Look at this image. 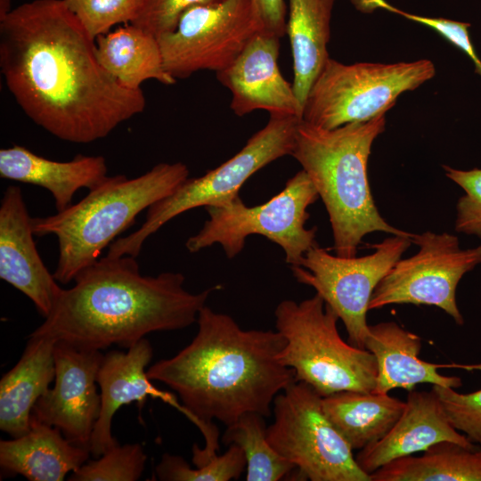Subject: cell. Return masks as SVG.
<instances>
[{"label":"cell","mask_w":481,"mask_h":481,"mask_svg":"<svg viewBox=\"0 0 481 481\" xmlns=\"http://www.w3.org/2000/svg\"><path fill=\"white\" fill-rule=\"evenodd\" d=\"M355 7L363 12H370L379 8L399 14L407 20L420 23L435 30L445 40L467 54L475 64V68H481V60L477 56L472 44L469 28L470 23L453 20L445 18H433L409 13L402 11L386 0H349Z\"/></svg>","instance_id":"31"},{"label":"cell","mask_w":481,"mask_h":481,"mask_svg":"<svg viewBox=\"0 0 481 481\" xmlns=\"http://www.w3.org/2000/svg\"><path fill=\"white\" fill-rule=\"evenodd\" d=\"M411 240L418 252L392 266L375 288L369 310L393 304L434 306L462 325L456 289L464 274L481 264V245L461 249L457 236L430 231L412 233Z\"/></svg>","instance_id":"13"},{"label":"cell","mask_w":481,"mask_h":481,"mask_svg":"<svg viewBox=\"0 0 481 481\" xmlns=\"http://www.w3.org/2000/svg\"><path fill=\"white\" fill-rule=\"evenodd\" d=\"M265 417L245 413L226 426L224 444H237L246 458L247 481H278L290 477L295 466L281 456L269 443Z\"/></svg>","instance_id":"27"},{"label":"cell","mask_w":481,"mask_h":481,"mask_svg":"<svg viewBox=\"0 0 481 481\" xmlns=\"http://www.w3.org/2000/svg\"><path fill=\"white\" fill-rule=\"evenodd\" d=\"M56 341L29 336L18 363L0 381V429L12 437L30 428L32 410L55 378Z\"/></svg>","instance_id":"22"},{"label":"cell","mask_w":481,"mask_h":481,"mask_svg":"<svg viewBox=\"0 0 481 481\" xmlns=\"http://www.w3.org/2000/svg\"><path fill=\"white\" fill-rule=\"evenodd\" d=\"M90 456L89 449L74 444L60 429L33 415L25 435L0 441L2 469L30 481H62Z\"/></svg>","instance_id":"21"},{"label":"cell","mask_w":481,"mask_h":481,"mask_svg":"<svg viewBox=\"0 0 481 481\" xmlns=\"http://www.w3.org/2000/svg\"><path fill=\"white\" fill-rule=\"evenodd\" d=\"M477 447L455 429L448 420L436 391H409L404 409L391 429L380 440L355 454L359 467L371 475L399 458L424 452L441 442Z\"/></svg>","instance_id":"18"},{"label":"cell","mask_w":481,"mask_h":481,"mask_svg":"<svg viewBox=\"0 0 481 481\" xmlns=\"http://www.w3.org/2000/svg\"><path fill=\"white\" fill-rule=\"evenodd\" d=\"M412 244L410 236L392 235L372 245L374 252L357 257L331 255L318 245L301 264L290 266L298 282L314 289L343 322L348 342L364 348L369 324L367 313L372 293Z\"/></svg>","instance_id":"11"},{"label":"cell","mask_w":481,"mask_h":481,"mask_svg":"<svg viewBox=\"0 0 481 481\" xmlns=\"http://www.w3.org/2000/svg\"><path fill=\"white\" fill-rule=\"evenodd\" d=\"M451 368L463 369L468 371H481V363H470V364L451 363Z\"/></svg>","instance_id":"36"},{"label":"cell","mask_w":481,"mask_h":481,"mask_svg":"<svg viewBox=\"0 0 481 481\" xmlns=\"http://www.w3.org/2000/svg\"><path fill=\"white\" fill-rule=\"evenodd\" d=\"M103 356L100 350L57 341L53 387L32 410L38 420L57 428L69 441L87 449L101 411L96 378Z\"/></svg>","instance_id":"14"},{"label":"cell","mask_w":481,"mask_h":481,"mask_svg":"<svg viewBox=\"0 0 481 481\" xmlns=\"http://www.w3.org/2000/svg\"><path fill=\"white\" fill-rule=\"evenodd\" d=\"M87 33L95 40L115 25L131 23L142 0H63Z\"/></svg>","instance_id":"30"},{"label":"cell","mask_w":481,"mask_h":481,"mask_svg":"<svg viewBox=\"0 0 481 481\" xmlns=\"http://www.w3.org/2000/svg\"><path fill=\"white\" fill-rule=\"evenodd\" d=\"M34 235L20 188L8 186L0 203V278L27 296L45 318L61 288L45 265Z\"/></svg>","instance_id":"16"},{"label":"cell","mask_w":481,"mask_h":481,"mask_svg":"<svg viewBox=\"0 0 481 481\" xmlns=\"http://www.w3.org/2000/svg\"><path fill=\"white\" fill-rule=\"evenodd\" d=\"M265 33L281 37L287 30V6L284 0H252Z\"/></svg>","instance_id":"35"},{"label":"cell","mask_w":481,"mask_h":481,"mask_svg":"<svg viewBox=\"0 0 481 481\" xmlns=\"http://www.w3.org/2000/svg\"><path fill=\"white\" fill-rule=\"evenodd\" d=\"M146 460L140 444H118L95 460H88L68 480L135 481L141 477Z\"/></svg>","instance_id":"29"},{"label":"cell","mask_w":481,"mask_h":481,"mask_svg":"<svg viewBox=\"0 0 481 481\" xmlns=\"http://www.w3.org/2000/svg\"><path fill=\"white\" fill-rule=\"evenodd\" d=\"M95 55L108 73L132 90H141V85L149 79L165 85L176 80L164 69L158 38L132 23L99 36Z\"/></svg>","instance_id":"24"},{"label":"cell","mask_w":481,"mask_h":481,"mask_svg":"<svg viewBox=\"0 0 481 481\" xmlns=\"http://www.w3.org/2000/svg\"><path fill=\"white\" fill-rule=\"evenodd\" d=\"M274 317L276 330L285 339L278 359L293 371L296 381L322 397L375 389L378 370L373 354L342 339L338 316L318 294L298 303L282 300Z\"/></svg>","instance_id":"6"},{"label":"cell","mask_w":481,"mask_h":481,"mask_svg":"<svg viewBox=\"0 0 481 481\" xmlns=\"http://www.w3.org/2000/svg\"><path fill=\"white\" fill-rule=\"evenodd\" d=\"M364 348L373 354L377 363L374 392L388 393L394 388L412 391L417 385L426 383L455 389L462 385L459 377L438 371L440 368H451V364L421 360L420 338L395 322L369 325Z\"/></svg>","instance_id":"19"},{"label":"cell","mask_w":481,"mask_h":481,"mask_svg":"<svg viewBox=\"0 0 481 481\" xmlns=\"http://www.w3.org/2000/svg\"><path fill=\"white\" fill-rule=\"evenodd\" d=\"M180 273L143 275L136 257H100L61 289L50 312L29 336L46 337L80 349L112 345L128 348L154 331L184 329L197 322L216 285L200 293L184 288Z\"/></svg>","instance_id":"3"},{"label":"cell","mask_w":481,"mask_h":481,"mask_svg":"<svg viewBox=\"0 0 481 481\" xmlns=\"http://www.w3.org/2000/svg\"><path fill=\"white\" fill-rule=\"evenodd\" d=\"M370 477L371 481H481V448L441 442L421 456L396 459Z\"/></svg>","instance_id":"26"},{"label":"cell","mask_w":481,"mask_h":481,"mask_svg":"<svg viewBox=\"0 0 481 481\" xmlns=\"http://www.w3.org/2000/svg\"><path fill=\"white\" fill-rule=\"evenodd\" d=\"M336 0H289L287 30L293 59V89L302 106L327 60ZM303 113V112H302Z\"/></svg>","instance_id":"23"},{"label":"cell","mask_w":481,"mask_h":481,"mask_svg":"<svg viewBox=\"0 0 481 481\" xmlns=\"http://www.w3.org/2000/svg\"><path fill=\"white\" fill-rule=\"evenodd\" d=\"M386 114L369 121L326 129L300 120L291 156L301 165L329 215L336 255L353 257L369 233L412 237L389 224L371 195L367 166L374 140L384 132Z\"/></svg>","instance_id":"4"},{"label":"cell","mask_w":481,"mask_h":481,"mask_svg":"<svg viewBox=\"0 0 481 481\" xmlns=\"http://www.w3.org/2000/svg\"><path fill=\"white\" fill-rule=\"evenodd\" d=\"M280 37L257 34L227 68L216 72L231 92L230 107L239 117L257 110L302 118L303 109L292 84L280 71Z\"/></svg>","instance_id":"15"},{"label":"cell","mask_w":481,"mask_h":481,"mask_svg":"<svg viewBox=\"0 0 481 481\" xmlns=\"http://www.w3.org/2000/svg\"><path fill=\"white\" fill-rule=\"evenodd\" d=\"M302 118L271 114L233 157L199 177H188L170 195L152 204L143 224L134 232L114 240L108 256L137 257L145 240L178 215L199 207L217 206L239 196L241 186L273 161L291 155Z\"/></svg>","instance_id":"7"},{"label":"cell","mask_w":481,"mask_h":481,"mask_svg":"<svg viewBox=\"0 0 481 481\" xmlns=\"http://www.w3.org/2000/svg\"><path fill=\"white\" fill-rule=\"evenodd\" d=\"M152 355V346L145 338L126 352L110 351L104 355L96 378L101 389V411L89 444L92 456L98 458L118 444L112 436L111 423L122 405L136 402L142 407L148 397L158 398L187 418L188 412L176 395L159 389L148 378L146 367Z\"/></svg>","instance_id":"17"},{"label":"cell","mask_w":481,"mask_h":481,"mask_svg":"<svg viewBox=\"0 0 481 481\" xmlns=\"http://www.w3.org/2000/svg\"><path fill=\"white\" fill-rule=\"evenodd\" d=\"M0 70L19 106L37 126L70 143L109 135L146 105L99 63L95 40L63 0L11 9L1 0Z\"/></svg>","instance_id":"1"},{"label":"cell","mask_w":481,"mask_h":481,"mask_svg":"<svg viewBox=\"0 0 481 481\" xmlns=\"http://www.w3.org/2000/svg\"><path fill=\"white\" fill-rule=\"evenodd\" d=\"M196 322L191 343L150 366L147 376L175 392L207 442L219 437L214 420L229 426L249 412L270 416L295 375L278 359L285 344L279 331L243 330L207 306Z\"/></svg>","instance_id":"2"},{"label":"cell","mask_w":481,"mask_h":481,"mask_svg":"<svg viewBox=\"0 0 481 481\" xmlns=\"http://www.w3.org/2000/svg\"><path fill=\"white\" fill-rule=\"evenodd\" d=\"M432 388L452 427L481 448V389L462 394L452 387L433 385Z\"/></svg>","instance_id":"32"},{"label":"cell","mask_w":481,"mask_h":481,"mask_svg":"<svg viewBox=\"0 0 481 481\" xmlns=\"http://www.w3.org/2000/svg\"><path fill=\"white\" fill-rule=\"evenodd\" d=\"M107 169L102 156L78 155L69 161H56L20 145L0 150V176L46 189L57 212L72 205L79 189L90 191L99 185L108 176Z\"/></svg>","instance_id":"20"},{"label":"cell","mask_w":481,"mask_h":481,"mask_svg":"<svg viewBox=\"0 0 481 481\" xmlns=\"http://www.w3.org/2000/svg\"><path fill=\"white\" fill-rule=\"evenodd\" d=\"M222 0H142L132 24L150 32L157 38L173 32L182 15L191 7L211 4Z\"/></svg>","instance_id":"34"},{"label":"cell","mask_w":481,"mask_h":481,"mask_svg":"<svg viewBox=\"0 0 481 481\" xmlns=\"http://www.w3.org/2000/svg\"><path fill=\"white\" fill-rule=\"evenodd\" d=\"M273 422L266 428L271 445L296 469L293 480L371 481L354 451L322 409V396L293 381L273 404Z\"/></svg>","instance_id":"10"},{"label":"cell","mask_w":481,"mask_h":481,"mask_svg":"<svg viewBox=\"0 0 481 481\" xmlns=\"http://www.w3.org/2000/svg\"><path fill=\"white\" fill-rule=\"evenodd\" d=\"M318 198L313 183L300 170L265 203L249 207L239 195L227 203L206 207L208 219L187 240L186 249L196 253L218 243L226 257L233 258L243 249L247 237L258 234L279 245L286 263L298 266L305 254L318 245L317 228H306L307 208Z\"/></svg>","instance_id":"8"},{"label":"cell","mask_w":481,"mask_h":481,"mask_svg":"<svg viewBox=\"0 0 481 481\" xmlns=\"http://www.w3.org/2000/svg\"><path fill=\"white\" fill-rule=\"evenodd\" d=\"M443 168L465 191L456 206L455 231L481 238V168L461 170L444 165Z\"/></svg>","instance_id":"33"},{"label":"cell","mask_w":481,"mask_h":481,"mask_svg":"<svg viewBox=\"0 0 481 481\" xmlns=\"http://www.w3.org/2000/svg\"><path fill=\"white\" fill-rule=\"evenodd\" d=\"M322 404L327 418L357 452L385 436L405 406L388 393L354 390L322 397Z\"/></svg>","instance_id":"25"},{"label":"cell","mask_w":481,"mask_h":481,"mask_svg":"<svg viewBox=\"0 0 481 481\" xmlns=\"http://www.w3.org/2000/svg\"><path fill=\"white\" fill-rule=\"evenodd\" d=\"M264 25L252 0H222L188 9L176 29L158 37L165 70L175 79L216 72L240 54Z\"/></svg>","instance_id":"12"},{"label":"cell","mask_w":481,"mask_h":481,"mask_svg":"<svg viewBox=\"0 0 481 481\" xmlns=\"http://www.w3.org/2000/svg\"><path fill=\"white\" fill-rule=\"evenodd\" d=\"M246 469V458L237 444H230L222 455H216L195 469L181 456L165 453L156 466L157 479L163 481H229L238 479Z\"/></svg>","instance_id":"28"},{"label":"cell","mask_w":481,"mask_h":481,"mask_svg":"<svg viewBox=\"0 0 481 481\" xmlns=\"http://www.w3.org/2000/svg\"><path fill=\"white\" fill-rule=\"evenodd\" d=\"M435 74L434 63L426 59L345 64L329 58L308 92L302 119L326 129L369 121Z\"/></svg>","instance_id":"9"},{"label":"cell","mask_w":481,"mask_h":481,"mask_svg":"<svg viewBox=\"0 0 481 481\" xmlns=\"http://www.w3.org/2000/svg\"><path fill=\"white\" fill-rule=\"evenodd\" d=\"M188 177L189 169L182 162L159 163L132 179L124 175L107 176L65 210L32 218L36 236L51 234L57 238L56 281L62 284L74 281L135 224L142 211L170 195Z\"/></svg>","instance_id":"5"}]
</instances>
